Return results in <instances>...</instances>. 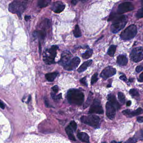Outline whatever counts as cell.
<instances>
[{"label": "cell", "instance_id": "cell-1", "mask_svg": "<svg viewBox=\"0 0 143 143\" xmlns=\"http://www.w3.org/2000/svg\"><path fill=\"white\" fill-rule=\"evenodd\" d=\"M21 143H70L61 138L50 136L44 137L29 135L26 136L21 141Z\"/></svg>", "mask_w": 143, "mask_h": 143}, {"label": "cell", "instance_id": "cell-2", "mask_svg": "<svg viewBox=\"0 0 143 143\" xmlns=\"http://www.w3.org/2000/svg\"><path fill=\"white\" fill-rule=\"evenodd\" d=\"M68 102L71 104L80 105L83 102L84 95L83 93L78 89H70L67 92Z\"/></svg>", "mask_w": 143, "mask_h": 143}, {"label": "cell", "instance_id": "cell-3", "mask_svg": "<svg viewBox=\"0 0 143 143\" xmlns=\"http://www.w3.org/2000/svg\"><path fill=\"white\" fill-rule=\"evenodd\" d=\"M127 16L122 15L116 18L111 26V30L113 33H116L123 29L127 23Z\"/></svg>", "mask_w": 143, "mask_h": 143}, {"label": "cell", "instance_id": "cell-4", "mask_svg": "<svg viewBox=\"0 0 143 143\" xmlns=\"http://www.w3.org/2000/svg\"><path fill=\"white\" fill-rule=\"evenodd\" d=\"M58 49V46L53 45L50 48L47 49L44 51L43 59L46 64H51L55 63L54 59L56 56Z\"/></svg>", "mask_w": 143, "mask_h": 143}, {"label": "cell", "instance_id": "cell-5", "mask_svg": "<svg viewBox=\"0 0 143 143\" xmlns=\"http://www.w3.org/2000/svg\"><path fill=\"white\" fill-rule=\"evenodd\" d=\"M137 33V28L134 24H131L125 29L120 34L123 40H129L133 39Z\"/></svg>", "mask_w": 143, "mask_h": 143}, {"label": "cell", "instance_id": "cell-6", "mask_svg": "<svg viewBox=\"0 0 143 143\" xmlns=\"http://www.w3.org/2000/svg\"><path fill=\"white\" fill-rule=\"evenodd\" d=\"M26 3L19 1H14L9 4V11L13 14H17L21 17L26 7Z\"/></svg>", "mask_w": 143, "mask_h": 143}, {"label": "cell", "instance_id": "cell-7", "mask_svg": "<svg viewBox=\"0 0 143 143\" xmlns=\"http://www.w3.org/2000/svg\"><path fill=\"white\" fill-rule=\"evenodd\" d=\"M81 121L83 123L95 128H97L99 126L100 121L99 117L95 115L82 116L81 117Z\"/></svg>", "mask_w": 143, "mask_h": 143}, {"label": "cell", "instance_id": "cell-8", "mask_svg": "<svg viewBox=\"0 0 143 143\" xmlns=\"http://www.w3.org/2000/svg\"><path fill=\"white\" fill-rule=\"evenodd\" d=\"M131 60L135 63H138L143 59V47H139L133 49L130 55Z\"/></svg>", "mask_w": 143, "mask_h": 143}, {"label": "cell", "instance_id": "cell-9", "mask_svg": "<svg viewBox=\"0 0 143 143\" xmlns=\"http://www.w3.org/2000/svg\"><path fill=\"white\" fill-rule=\"evenodd\" d=\"M134 9V6L132 3L130 2H124L119 5L117 9V13L122 14L127 12L131 11Z\"/></svg>", "mask_w": 143, "mask_h": 143}, {"label": "cell", "instance_id": "cell-10", "mask_svg": "<svg viewBox=\"0 0 143 143\" xmlns=\"http://www.w3.org/2000/svg\"><path fill=\"white\" fill-rule=\"evenodd\" d=\"M116 69L111 66H108L104 69L101 73V77L105 79H107L109 78L112 77L116 74Z\"/></svg>", "mask_w": 143, "mask_h": 143}, {"label": "cell", "instance_id": "cell-11", "mask_svg": "<svg viewBox=\"0 0 143 143\" xmlns=\"http://www.w3.org/2000/svg\"><path fill=\"white\" fill-rule=\"evenodd\" d=\"M90 113H96L98 114H102L104 113V110L101 106V102L99 100L97 99H95L92 106L90 109Z\"/></svg>", "mask_w": 143, "mask_h": 143}, {"label": "cell", "instance_id": "cell-12", "mask_svg": "<svg viewBox=\"0 0 143 143\" xmlns=\"http://www.w3.org/2000/svg\"><path fill=\"white\" fill-rule=\"evenodd\" d=\"M72 57V55L69 51H64L61 54V58L58 62L59 64L64 66L67 65L71 60Z\"/></svg>", "mask_w": 143, "mask_h": 143}, {"label": "cell", "instance_id": "cell-13", "mask_svg": "<svg viewBox=\"0 0 143 143\" xmlns=\"http://www.w3.org/2000/svg\"><path fill=\"white\" fill-rule=\"evenodd\" d=\"M80 63V60L79 57H75L73 58L67 65L64 66V69L69 71L74 70L78 67Z\"/></svg>", "mask_w": 143, "mask_h": 143}, {"label": "cell", "instance_id": "cell-14", "mask_svg": "<svg viewBox=\"0 0 143 143\" xmlns=\"http://www.w3.org/2000/svg\"><path fill=\"white\" fill-rule=\"evenodd\" d=\"M116 108L111 102H107L106 104V114L109 119L113 120L116 115Z\"/></svg>", "mask_w": 143, "mask_h": 143}, {"label": "cell", "instance_id": "cell-15", "mask_svg": "<svg viewBox=\"0 0 143 143\" xmlns=\"http://www.w3.org/2000/svg\"><path fill=\"white\" fill-rule=\"evenodd\" d=\"M65 5L60 2H57L54 3L52 7V10L57 14L61 13L65 9Z\"/></svg>", "mask_w": 143, "mask_h": 143}, {"label": "cell", "instance_id": "cell-16", "mask_svg": "<svg viewBox=\"0 0 143 143\" xmlns=\"http://www.w3.org/2000/svg\"><path fill=\"white\" fill-rule=\"evenodd\" d=\"M128 60L126 56L123 55H119L117 59V63L119 66H125L127 64Z\"/></svg>", "mask_w": 143, "mask_h": 143}, {"label": "cell", "instance_id": "cell-17", "mask_svg": "<svg viewBox=\"0 0 143 143\" xmlns=\"http://www.w3.org/2000/svg\"><path fill=\"white\" fill-rule=\"evenodd\" d=\"M108 101L111 102L113 106L115 107L116 109L119 110L120 108V105L118 101L116 100V98L114 95L110 94L108 96Z\"/></svg>", "mask_w": 143, "mask_h": 143}, {"label": "cell", "instance_id": "cell-18", "mask_svg": "<svg viewBox=\"0 0 143 143\" xmlns=\"http://www.w3.org/2000/svg\"><path fill=\"white\" fill-rule=\"evenodd\" d=\"M78 137L82 142L85 143H89V136L88 134L85 132H79L77 135Z\"/></svg>", "mask_w": 143, "mask_h": 143}, {"label": "cell", "instance_id": "cell-19", "mask_svg": "<svg viewBox=\"0 0 143 143\" xmlns=\"http://www.w3.org/2000/svg\"><path fill=\"white\" fill-rule=\"evenodd\" d=\"M92 60H90L84 62L78 69V72L81 73L85 71L88 67H89L91 65V64H92Z\"/></svg>", "mask_w": 143, "mask_h": 143}, {"label": "cell", "instance_id": "cell-20", "mask_svg": "<svg viewBox=\"0 0 143 143\" xmlns=\"http://www.w3.org/2000/svg\"><path fill=\"white\" fill-rule=\"evenodd\" d=\"M65 130H66V133H67V135L68 136V137L70 140H72V141L76 140L74 134H73V130L70 127V126H68L66 128Z\"/></svg>", "mask_w": 143, "mask_h": 143}, {"label": "cell", "instance_id": "cell-21", "mask_svg": "<svg viewBox=\"0 0 143 143\" xmlns=\"http://www.w3.org/2000/svg\"><path fill=\"white\" fill-rule=\"evenodd\" d=\"M58 72H53V73H47L45 75L46 79L49 82H52L54 81L57 76L58 75Z\"/></svg>", "mask_w": 143, "mask_h": 143}, {"label": "cell", "instance_id": "cell-22", "mask_svg": "<svg viewBox=\"0 0 143 143\" xmlns=\"http://www.w3.org/2000/svg\"><path fill=\"white\" fill-rule=\"evenodd\" d=\"M143 113V110L141 107H139L136 110L133 111H131L129 117H132L135 116H138Z\"/></svg>", "mask_w": 143, "mask_h": 143}, {"label": "cell", "instance_id": "cell-23", "mask_svg": "<svg viewBox=\"0 0 143 143\" xmlns=\"http://www.w3.org/2000/svg\"><path fill=\"white\" fill-rule=\"evenodd\" d=\"M117 46L114 45H112L109 47L108 51V54L111 57H113L115 55V52L116 51Z\"/></svg>", "mask_w": 143, "mask_h": 143}, {"label": "cell", "instance_id": "cell-24", "mask_svg": "<svg viewBox=\"0 0 143 143\" xmlns=\"http://www.w3.org/2000/svg\"><path fill=\"white\" fill-rule=\"evenodd\" d=\"M51 1L49 0H39L38 2V5L40 8L45 7L49 5Z\"/></svg>", "mask_w": 143, "mask_h": 143}, {"label": "cell", "instance_id": "cell-25", "mask_svg": "<svg viewBox=\"0 0 143 143\" xmlns=\"http://www.w3.org/2000/svg\"><path fill=\"white\" fill-rule=\"evenodd\" d=\"M73 33L75 37H80L82 36L81 31L79 29V26L78 25H76L75 26V29L73 31Z\"/></svg>", "mask_w": 143, "mask_h": 143}, {"label": "cell", "instance_id": "cell-26", "mask_svg": "<svg viewBox=\"0 0 143 143\" xmlns=\"http://www.w3.org/2000/svg\"><path fill=\"white\" fill-rule=\"evenodd\" d=\"M34 34L35 36H37L41 40H43L46 36V32L44 30H41L38 32H35Z\"/></svg>", "mask_w": 143, "mask_h": 143}, {"label": "cell", "instance_id": "cell-27", "mask_svg": "<svg viewBox=\"0 0 143 143\" xmlns=\"http://www.w3.org/2000/svg\"><path fill=\"white\" fill-rule=\"evenodd\" d=\"M93 53V50L92 49H88L82 55V57L85 59H88L91 57Z\"/></svg>", "mask_w": 143, "mask_h": 143}, {"label": "cell", "instance_id": "cell-28", "mask_svg": "<svg viewBox=\"0 0 143 143\" xmlns=\"http://www.w3.org/2000/svg\"><path fill=\"white\" fill-rule=\"evenodd\" d=\"M118 99L120 103L122 104H124L125 102V96L123 93L119 92L118 94Z\"/></svg>", "mask_w": 143, "mask_h": 143}, {"label": "cell", "instance_id": "cell-29", "mask_svg": "<svg viewBox=\"0 0 143 143\" xmlns=\"http://www.w3.org/2000/svg\"><path fill=\"white\" fill-rule=\"evenodd\" d=\"M129 94L133 97H138L139 96V94L137 90L135 89H132L129 91Z\"/></svg>", "mask_w": 143, "mask_h": 143}, {"label": "cell", "instance_id": "cell-30", "mask_svg": "<svg viewBox=\"0 0 143 143\" xmlns=\"http://www.w3.org/2000/svg\"><path fill=\"white\" fill-rule=\"evenodd\" d=\"M98 74L97 73H95L92 76L91 80V84L92 85H93L94 84L96 83L98 80Z\"/></svg>", "mask_w": 143, "mask_h": 143}, {"label": "cell", "instance_id": "cell-31", "mask_svg": "<svg viewBox=\"0 0 143 143\" xmlns=\"http://www.w3.org/2000/svg\"><path fill=\"white\" fill-rule=\"evenodd\" d=\"M136 136L137 137L136 139H139L140 140H143V130H141L137 132L136 134Z\"/></svg>", "mask_w": 143, "mask_h": 143}, {"label": "cell", "instance_id": "cell-32", "mask_svg": "<svg viewBox=\"0 0 143 143\" xmlns=\"http://www.w3.org/2000/svg\"><path fill=\"white\" fill-rule=\"evenodd\" d=\"M136 17L140 18L143 17V7L142 9H140L136 13Z\"/></svg>", "mask_w": 143, "mask_h": 143}, {"label": "cell", "instance_id": "cell-33", "mask_svg": "<svg viewBox=\"0 0 143 143\" xmlns=\"http://www.w3.org/2000/svg\"><path fill=\"white\" fill-rule=\"evenodd\" d=\"M69 126H70V127L73 130H74V131H75V130H76L77 125V123H76V122L75 121H74L73 120V121L70 122Z\"/></svg>", "mask_w": 143, "mask_h": 143}, {"label": "cell", "instance_id": "cell-34", "mask_svg": "<svg viewBox=\"0 0 143 143\" xmlns=\"http://www.w3.org/2000/svg\"><path fill=\"white\" fill-rule=\"evenodd\" d=\"M92 93H91V92H90L89 95L88 97V100L87 101L86 103L85 104L84 107L86 108V107H87L89 105L90 103H91V99H92Z\"/></svg>", "mask_w": 143, "mask_h": 143}, {"label": "cell", "instance_id": "cell-35", "mask_svg": "<svg viewBox=\"0 0 143 143\" xmlns=\"http://www.w3.org/2000/svg\"><path fill=\"white\" fill-rule=\"evenodd\" d=\"M137 142V139L135 137L130 138L124 143H136Z\"/></svg>", "mask_w": 143, "mask_h": 143}, {"label": "cell", "instance_id": "cell-36", "mask_svg": "<svg viewBox=\"0 0 143 143\" xmlns=\"http://www.w3.org/2000/svg\"><path fill=\"white\" fill-rule=\"evenodd\" d=\"M131 110L129 109H127V110H125L122 111V113L124 115H126V116H127L128 117H129L130 114V112H131Z\"/></svg>", "mask_w": 143, "mask_h": 143}, {"label": "cell", "instance_id": "cell-37", "mask_svg": "<svg viewBox=\"0 0 143 143\" xmlns=\"http://www.w3.org/2000/svg\"><path fill=\"white\" fill-rule=\"evenodd\" d=\"M143 70V66H137L136 68V71L137 73H140Z\"/></svg>", "mask_w": 143, "mask_h": 143}, {"label": "cell", "instance_id": "cell-38", "mask_svg": "<svg viewBox=\"0 0 143 143\" xmlns=\"http://www.w3.org/2000/svg\"><path fill=\"white\" fill-rule=\"evenodd\" d=\"M80 82L82 84H83L84 85H85V86H87L88 85L87 83L86 82V77H85L83 78H82V79H80Z\"/></svg>", "mask_w": 143, "mask_h": 143}, {"label": "cell", "instance_id": "cell-39", "mask_svg": "<svg viewBox=\"0 0 143 143\" xmlns=\"http://www.w3.org/2000/svg\"><path fill=\"white\" fill-rule=\"evenodd\" d=\"M120 79H121V80L123 81L124 82H127V79L126 78V76L125 75H122L121 76H120Z\"/></svg>", "mask_w": 143, "mask_h": 143}, {"label": "cell", "instance_id": "cell-40", "mask_svg": "<svg viewBox=\"0 0 143 143\" xmlns=\"http://www.w3.org/2000/svg\"><path fill=\"white\" fill-rule=\"evenodd\" d=\"M52 89L53 91L55 93H57V92H58L59 88H58V86H57V85H55L54 86H53L52 87Z\"/></svg>", "mask_w": 143, "mask_h": 143}, {"label": "cell", "instance_id": "cell-41", "mask_svg": "<svg viewBox=\"0 0 143 143\" xmlns=\"http://www.w3.org/2000/svg\"><path fill=\"white\" fill-rule=\"evenodd\" d=\"M137 121L139 123H143V117L140 116L137 118Z\"/></svg>", "mask_w": 143, "mask_h": 143}, {"label": "cell", "instance_id": "cell-42", "mask_svg": "<svg viewBox=\"0 0 143 143\" xmlns=\"http://www.w3.org/2000/svg\"><path fill=\"white\" fill-rule=\"evenodd\" d=\"M138 80L139 82H143V72L140 75Z\"/></svg>", "mask_w": 143, "mask_h": 143}, {"label": "cell", "instance_id": "cell-43", "mask_svg": "<svg viewBox=\"0 0 143 143\" xmlns=\"http://www.w3.org/2000/svg\"><path fill=\"white\" fill-rule=\"evenodd\" d=\"M131 104V102L129 100V101H128L127 102V103H126V106L129 107V106H130Z\"/></svg>", "mask_w": 143, "mask_h": 143}, {"label": "cell", "instance_id": "cell-44", "mask_svg": "<svg viewBox=\"0 0 143 143\" xmlns=\"http://www.w3.org/2000/svg\"><path fill=\"white\" fill-rule=\"evenodd\" d=\"M0 107L2 109H4L5 106L3 103H2L1 102H0Z\"/></svg>", "mask_w": 143, "mask_h": 143}, {"label": "cell", "instance_id": "cell-45", "mask_svg": "<svg viewBox=\"0 0 143 143\" xmlns=\"http://www.w3.org/2000/svg\"><path fill=\"white\" fill-rule=\"evenodd\" d=\"M39 52L40 54H41V43L40 42L39 43Z\"/></svg>", "mask_w": 143, "mask_h": 143}, {"label": "cell", "instance_id": "cell-46", "mask_svg": "<svg viewBox=\"0 0 143 143\" xmlns=\"http://www.w3.org/2000/svg\"><path fill=\"white\" fill-rule=\"evenodd\" d=\"M78 2V0H72V2H71V3H72V4L73 5H75L77 3V2Z\"/></svg>", "mask_w": 143, "mask_h": 143}, {"label": "cell", "instance_id": "cell-47", "mask_svg": "<svg viewBox=\"0 0 143 143\" xmlns=\"http://www.w3.org/2000/svg\"><path fill=\"white\" fill-rule=\"evenodd\" d=\"M30 18V16H25V20L27 21L28 20H29Z\"/></svg>", "mask_w": 143, "mask_h": 143}, {"label": "cell", "instance_id": "cell-48", "mask_svg": "<svg viewBox=\"0 0 143 143\" xmlns=\"http://www.w3.org/2000/svg\"><path fill=\"white\" fill-rule=\"evenodd\" d=\"M121 142H116V141H113L112 142H111V143H121Z\"/></svg>", "mask_w": 143, "mask_h": 143}, {"label": "cell", "instance_id": "cell-49", "mask_svg": "<svg viewBox=\"0 0 143 143\" xmlns=\"http://www.w3.org/2000/svg\"><path fill=\"white\" fill-rule=\"evenodd\" d=\"M106 143V142H103V143Z\"/></svg>", "mask_w": 143, "mask_h": 143}, {"label": "cell", "instance_id": "cell-50", "mask_svg": "<svg viewBox=\"0 0 143 143\" xmlns=\"http://www.w3.org/2000/svg\"></svg>", "mask_w": 143, "mask_h": 143}]
</instances>
